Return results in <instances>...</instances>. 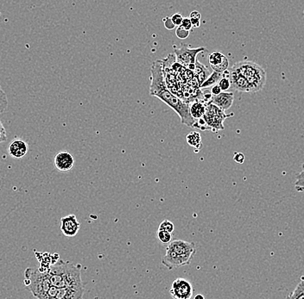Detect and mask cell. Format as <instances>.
Instances as JSON below:
<instances>
[{
	"mask_svg": "<svg viewBox=\"0 0 304 299\" xmlns=\"http://www.w3.org/2000/svg\"><path fill=\"white\" fill-rule=\"evenodd\" d=\"M151 86L150 94L153 97H157L166 104L167 106L172 108L177 115L180 116L182 124L188 127L195 128L196 121L193 118L190 110L189 104L182 98L176 97L171 90L167 86L164 72H163V62L156 60L152 63L151 68Z\"/></svg>",
	"mask_w": 304,
	"mask_h": 299,
	"instance_id": "obj_1",
	"label": "cell"
},
{
	"mask_svg": "<svg viewBox=\"0 0 304 299\" xmlns=\"http://www.w3.org/2000/svg\"><path fill=\"white\" fill-rule=\"evenodd\" d=\"M47 272L51 283L58 288L84 286L82 280V266L59 260L51 266Z\"/></svg>",
	"mask_w": 304,
	"mask_h": 299,
	"instance_id": "obj_2",
	"label": "cell"
},
{
	"mask_svg": "<svg viewBox=\"0 0 304 299\" xmlns=\"http://www.w3.org/2000/svg\"><path fill=\"white\" fill-rule=\"evenodd\" d=\"M233 66L246 78L250 89L249 94H255L263 89L266 82V72L262 66L250 60L239 62Z\"/></svg>",
	"mask_w": 304,
	"mask_h": 299,
	"instance_id": "obj_3",
	"label": "cell"
},
{
	"mask_svg": "<svg viewBox=\"0 0 304 299\" xmlns=\"http://www.w3.org/2000/svg\"><path fill=\"white\" fill-rule=\"evenodd\" d=\"M25 284L36 298L46 299L47 293L52 286L47 272L27 268L25 272Z\"/></svg>",
	"mask_w": 304,
	"mask_h": 299,
	"instance_id": "obj_4",
	"label": "cell"
},
{
	"mask_svg": "<svg viewBox=\"0 0 304 299\" xmlns=\"http://www.w3.org/2000/svg\"><path fill=\"white\" fill-rule=\"evenodd\" d=\"M233 114L227 115L225 110L219 108L216 104L210 103L207 104L206 113L203 116V119L206 122L207 130H212L213 132H219L224 130V122L226 118L232 116Z\"/></svg>",
	"mask_w": 304,
	"mask_h": 299,
	"instance_id": "obj_5",
	"label": "cell"
},
{
	"mask_svg": "<svg viewBox=\"0 0 304 299\" xmlns=\"http://www.w3.org/2000/svg\"><path fill=\"white\" fill-rule=\"evenodd\" d=\"M85 286L58 287L52 286L47 293L46 299H80L84 295Z\"/></svg>",
	"mask_w": 304,
	"mask_h": 299,
	"instance_id": "obj_6",
	"label": "cell"
},
{
	"mask_svg": "<svg viewBox=\"0 0 304 299\" xmlns=\"http://www.w3.org/2000/svg\"><path fill=\"white\" fill-rule=\"evenodd\" d=\"M207 48L204 47L190 48L188 44H182L181 47L174 46V54H176V60L181 63L183 66L188 68L190 64H195L196 56L201 52L206 51Z\"/></svg>",
	"mask_w": 304,
	"mask_h": 299,
	"instance_id": "obj_7",
	"label": "cell"
},
{
	"mask_svg": "<svg viewBox=\"0 0 304 299\" xmlns=\"http://www.w3.org/2000/svg\"><path fill=\"white\" fill-rule=\"evenodd\" d=\"M194 254H195L194 252L178 254L176 252L166 250V254L163 256V259H162V263L169 270H172L175 268L189 265L191 263L192 259H193Z\"/></svg>",
	"mask_w": 304,
	"mask_h": 299,
	"instance_id": "obj_8",
	"label": "cell"
},
{
	"mask_svg": "<svg viewBox=\"0 0 304 299\" xmlns=\"http://www.w3.org/2000/svg\"><path fill=\"white\" fill-rule=\"evenodd\" d=\"M169 293L173 298H191L193 296V286L190 282L182 278H178L173 282Z\"/></svg>",
	"mask_w": 304,
	"mask_h": 299,
	"instance_id": "obj_9",
	"label": "cell"
},
{
	"mask_svg": "<svg viewBox=\"0 0 304 299\" xmlns=\"http://www.w3.org/2000/svg\"><path fill=\"white\" fill-rule=\"evenodd\" d=\"M81 222L77 220L76 215H68L61 218L60 228L66 237H75L78 234Z\"/></svg>",
	"mask_w": 304,
	"mask_h": 299,
	"instance_id": "obj_10",
	"label": "cell"
},
{
	"mask_svg": "<svg viewBox=\"0 0 304 299\" xmlns=\"http://www.w3.org/2000/svg\"><path fill=\"white\" fill-rule=\"evenodd\" d=\"M54 162L57 170L61 172L70 171L76 165L75 157L68 151H61L57 153Z\"/></svg>",
	"mask_w": 304,
	"mask_h": 299,
	"instance_id": "obj_11",
	"label": "cell"
},
{
	"mask_svg": "<svg viewBox=\"0 0 304 299\" xmlns=\"http://www.w3.org/2000/svg\"><path fill=\"white\" fill-rule=\"evenodd\" d=\"M229 71H230V80L232 88L241 92H249L250 89L247 80L245 78V76L238 71V69L236 68L234 66H232Z\"/></svg>",
	"mask_w": 304,
	"mask_h": 299,
	"instance_id": "obj_12",
	"label": "cell"
},
{
	"mask_svg": "<svg viewBox=\"0 0 304 299\" xmlns=\"http://www.w3.org/2000/svg\"><path fill=\"white\" fill-rule=\"evenodd\" d=\"M208 62L213 71L223 72L228 69L229 60L227 57L220 51H213L208 56Z\"/></svg>",
	"mask_w": 304,
	"mask_h": 299,
	"instance_id": "obj_13",
	"label": "cell"
},
{
	"mask_svg": "<svg viewBox=\"0 0 304 299\" xmlns=\"http://www.w3.org/2000/svg\"><path fill=\"white\" fill-rule=\"evenodd\" d=\"M29 151V144L23 139H14L8 148L10 156L15 159H21L27 154Z\"/></svg>",
	"mask_w": 304,
	"mask_h": 299,
	"instance_id": "obj_14",
	"label": "cell"
},
{
	"mask_svg": "<svg viewBox=\"0 0 304 299\" xmlns=\"http://www.w3.org/2000/svg\"><path fill=\"white\" fill-rule=\"evenodd\" d=\"M178 254H183L188 252H196L194 242H188L186 240H176L170 242L167 246V250Z\"/></svg>",
	"mask_w": 304,
	"mask_h": 299,
	"instance_id": "obj_15",
	"label": "cell"
},
{
	"mask_svg": "<svg viewBox=\"0 0 304 299\" xmlns=\"http://www.w3.org/2000/svg\"><path fill=\"white\" fill-rule=\"evenodd\" d=\"M234 100V95L232 92H221L220 94L216 96H213L212 98V103L216 104L219 108L223 110H227L231 108V106L233 104Z\"/></svg>",
	"mask_w": 304,
	"mask_h": 299,
	"instance_id": "obj_16",
	"label": "cell"
},
{
	"mask_svg": "<svg viewBox=\"0 0 304 299\" xmlns=\"http://www.w3.org/2000/svg\"><path fill=\"white\" fill-rule=\"evenodd\" d=\"M207 104L204 103L201 100H194L192 103H189V110L193 118L197 121L202 118L206 113Z\"/></svg>",
	"mask_w": 304,
	"mask_h": 299,
	"instance_id": "obj_17",
	"label": "cell"
},
{
	"mask_svg": "<svg viewBox=\"0 0 304 299\" xmlns=\"http://www.w3.org/2000/svg\"><path fill=\"white\" fill-rule=\"evenodd\" d=\"M194 74V78L197 81L199 86H201V84H203L204 81L209 77L211 72L206 66L203 65L202 63L200 62L198 60H196Z\"/></svg>",
	"mask_w": 304,
	"mask_h": 299,
	"instance_id": "obj_18",
	"label": "cell"
},
{
	"mask_svg": "<svg viewBox=\"0 0 304 299\" xmlns=\"http://www.w3.org/2000/svg\"><path fill=\"white\" fill-rule=\"evenodd\" d=\"M221 78H222V72L213 71V72H211L209 77L204 81L203 84H201L200 88L204 89V88H212L214 84H218Z\"/></svg>",
	"mask_w": 304,
	"mask_h": 299,
	"instance_id": "obj_19",
	"label": "cell"
},
{
	"mask_svg": "<svg viewBox=\"0 0 304 299\" xmlns=\"http://www.w3.org/2000/svg\"><path fill=\"white\" fill-rule=\"evenodd\" d=\"M187 142L194 148H197L198 151H199L202 146L201 134H199L198 132H195V131L189 133L187 136Z\"/></svg>",
	"mask_w": 304,
	"mask_h": 299,
	"instance_id": "obj_20",
	"label": "cell"
},
{
	"mask_svg": "<svg viewBox=\"0 0 304 299\" xmlns=\"http://www.w3.org/2000/svg\"><path fill=\"white\" fill-rule=\"evenodd\" d=\"M288 298L304 299V281L301 280L295 287L294 292L288 296Z\"/></svg>",
	"mask_w": 304,
	"mask_h": 299,
	"instance_id": "obj_21",
	"label": "cell"
},
{
	"mask_svg": "<svg viewBox=\"0 0 304 299\" xmlns=\"http://www.w3.org/2000/svg\"><path fill=\"white\" fill-rule=\"evenodd\" d=\"M157 238L163 244H169L172 240V233L164 230H159L157 231Z\"/></svg>",
	"mask_w": 304,
	"mask_h": 299,
	"instance_id": "obj_22",
	"label": "cell"
},
{
	"mask_svg": "<svg viewBox=\"0 0 304 299\" xmlns=\"http://www.w3.org/2000/svg\"><path fill=\"white\" fill-rule=\"evenodd\" d=\"M8 98L5 90L0 86V114L5 112L8 108Z\"/></svg>",
	"mask_w": 304,
	"mask_h": 299,
	"instance_id": "obj_23",
	"label": "cell"
},
{
	"mask_svg": "<svg viewBox=\"0 0 304 299\" xmlns=\"http://www.w3.org/2000/svg\"><path fill=\"white\" fill-rule=\"evenodd\" d=\"M295 190L300 192H304V166L303 169L301 172L296 176V180L295 182Z\"/></svg>",
	"mask_w": 304,
	"mask_h": 299,
	"instance_id": "obj_24",
	"label": "cell"
},
{
	"mask_svg": "<svg viewBox=\"0 0 304 299\" xmlns=\"http://www.w3.org/2000/svg\"><path fill=\"white\" fill-rule=\"evenodd\" d=\"M189 18H190V20H191L193 28H196L200 27V25H201V13L197 12V10H193V12L190 13Z\"/></svg>",
	"mask_w": 304,
	"mask_h": 299,
	"instance_id": "obj_25",
	"label": "cell"
},
{
	"mask_svg": "<svg viewBox=\"0 0 304 299\" xmlns=\"http://www.w3.org/2000/svg\"><path fill=\"white\" fill-rule=\"evenodd\" d=\"M158 228L159 230H164L169 231L170 233H173V231L175 230V225L172 222L169 221V220H164L161 222Z\"/></svg>",
	"mask_w": 304,
	"mask_h": 299,
	"instance_id": "obj_26",
	"label": "cell"
},
{
	"mask_svg": "<svg viewBox=\"0 0 304 299\" xmlns=\"http://www.w3.org/2000/svg\"><path fill=\"white\" fill-rule=\"evenodd\" d=\"M218 84L220 86V89L222 90V92H227L229 90V88L232 86L230 78H226V77H222V78H220V80L219 81Z\"/></svg>",
	"mask_w": 304,
	"mask_h": 299,
	"instance_id": "obj_27",
	"label": "cell"
},
{
	"mask_svg": "<svg viewBox=\"0 0 304 299\" xmlns=\"http://www.w3.org/2000/svg\"><path fill=\"white\" fill-rule=\"evenodd\" d=\"M176 34L179 39H186L189 36V30H186L180 25V26H177V28H176Z\"/></svg>",
	"mask_w": 304,
	"mask_h": 299,
	"instance_id": "obj_28",
	"label": "cell"
},
{
	"mask_svg": "<svg viewBox=\"0 0 304 299\" xmlns=\"http://www.w3.org/2000/svg\"><path fill=\"white\" fill-rule=\"evenodd\" d=\"M163 24L165 26V28H168L169 30H174L176 28V26L174 22H173L172 19L170 16H166L163 19Z\"/></svg>",
	"mask_w": 304,
	"mask_h": 299,
	"instance_id": "obj_29",
	"label": "cell"
},
{
	"mask_svg": "<svg viewBox=\"0 0 304 299\" xmlns=\"http://www.w3.org/2000/svg\"><path fill=\"white\" fill-rule=\"evenodd\" d=\"M183 18H183L182 14H180V13H176V14H174V15L171 16L173 22L176 24V26H180V25L182 24Z\"/></svg>",
	"mask_w": 304,
	"mask_h": 299,
	"instance_id": "obj_30",
	"label": "cell"
},
{
	"mask_svg": "<svg viewBox=\"0 0 304 299\" xmlns=\"http://www.w3.org/2000/svg\"><path fill=\"white\" fill-rule=\"evenodd\" d=\"M182 27L186 28V30H191L192 28H193V25H192L191 20L189 18H184L183 20H182V24H181Z\"/></svg>",
	"mask_w": 304,
	"mask_h": 299,
	"instance_id": "obj_31",
	"label": "cell"
},
{
	"mask_svg": "<svg viewBox=\"0 0 304 299\" xmlns=\"http://www.w3.org/2000/svg\"><path fill=\"white\" fill-rule=\"evenodd\" d=\"M233 160H234V162H237L238 164H243L245 162V156H244V154L235 153Z\"/></svg>",
	"mask_w": 304,
	"mask_h": 299,
	"instance_id": "obj_32",
	"label": "cell"
},
{
	"mask_svg": "<svg viewBox=\"0 0 304 299\" xmlns=\"http://www.w3.org/2000/svg\"><path fill=\"white\" fill-rule=\"evenodd\" d=\"M211 94H213V96H216L218 94H220L222 90L220 89V86L219 84H216L213 86L212 88H211Z\"/></svg>",
	"mask_w": 304,
	"mask_h": 299,
	"instance_id": "obj_33",
	"label": "cell"
},
{
	"mask_svg": "<svg viewBox=\"0 0 304 299\" xmlns=\"http://www.w3.org/2000/svg\"><path fill=\"white\" fill-rule=\"evenodd\" d=\"M7 140V134H6V130L4 128L3 124L0 122V142H6Z\"/></svg>",
	"mask_w": 304,
	"mask_h": 299,
	"instance_id": "obj_34",
	"label": "cell"
},
{
	"mask_svg": "<svg viewBox=\"0 0 304 299\" xmlns=\"http://www.w3.org/2000/svg\"><path fill=\"white\" fill-rule=\"evenodd\" d=\"M198 298L204 299V296H202V295H200V294H199V295H196V296H194V299Z\"/></svg>",
	"mask_w": 304,
	"mask_h": 299,
	"instance_id": "obj_35",
	"label": "cell"
}]
</instances>
